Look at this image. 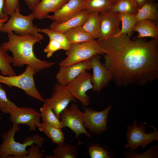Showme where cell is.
Listing matches in <instances>:
<instances>
[{"instance_id":"6da1fadb","label":"cell","mask_w":158,"mask_h":158,"mask_svg":"<svg viewBox=\"0 0 158 158\" xmlns=\"http://www.w3.org/2000/svg\"><path fill=\"white\" fill-rule=\"evenodd\" d=\"M130 37L121 35L97 40L104 51L103 65L119 87L144 86L158 79V39Z\"/></svg>"},{"instance_id":"7a4b0ae2","label":"cell","mask_w":158,"mask_h":158,"mask_svg":"<svg viewBox=\"0 0 158 158\" xmlns=\"http://www.w3.org/2000/svg\"><path fill=\"white\" fill-rule=\"evenodd\" d=\"M8 40L1 46L13 54L12 65L21 67L25 65L31 66L36 73L43 70L51 67L56 63L41 60L34 54L33 48L34 44L41 40L30 34L18 35L13 32L7 33Z\"/></svg>"},{"instance_id":"3957f363","label":"cell","mask_w":158,"mask_h":158,"mask_svg":"<svg viewBox=\"0 0 158 158\" xmlns=\"http://www.w3.org/2000/svg\"><path fill=\"white\" fill-rule=\"evenodd\" d=\"M20 129L18 125L13 124L8 131L2 134V142L0 145L1 158H23L27 154L26 147L32 144L42 147L45 140L37 134L27 137L22 143L16 142L14 136Z\"/></svg>"},{"instance_id":"277c9868","label":"cell","mask_w":158,"mask_h":158,"mask_svg":"<svg viewBox=\"0 0 158 158\" xmlns=\"http://www.w3.org/2000/svg\"><path fill=\"white\" fill-rule=\"evenodd\" d=\"M66 57L59 63L60 66H66L90 59L93 56L104 55L103 49L95 40L71 45L66 51Z\"/></svg>"},{"instance_id":"5b68a950","label":"cell","mask_w":158,"mask_h":158,"mask_svg":"<svg viewBox=\"0 0 158 158\" xmlns=\"http://www.w3.org/2000/svg\"><path fill=\"white\" fill-rule=\"evenodd\" d=\"M36 73L31 66L27 65L25 71L18 75L4 76L0 74V83L10 87H15L20 89L28 96L44 102L45 99L35 85L34 75Z\"/></svg>"},{"instance_id":"8992f818","label":"cell","mask_w":158,"mask_h":158,"mask_svg":"<svg viewBox=\"0 0 158 158\" xmlns=\"http://www.w3.org/2000/svg\"><path fill=\"white\" fill-rule=\"evenodd\" d=\"M34 19L32 13L24 16L20 13V9H18L4 24L0 32L7 33L14 32L18 35L31 34L41 40L43 39V36L37 31V28L33 23Z\"/></svg>"},{"instance_id":"52a82bcc","label":"cell","mask_w":158,"mask_h":158,"mask_svg":"<svg viewBox=\"0 0 158 158\" xmlns=\"http://www.w3.org/2000/svg\"><path fill=\"white\" fill-rule=\"evenodd\" d=\"M146 128L143 122H141L138 126L135 120L133 121L132 125L128 124L126 133V139L128 142L124 146V149L130 148L128 152L137 150L138 147L140 146L142 149H144L153 141L158 140V131L155 129L146 133Z\"/></svg>"},{"instance_id":"ba28073f","label":"cell","mask_w":158,"mask_h":158,"mask_svg":"<svg viewBox=\"0 0 158 158\" xmlns=\"http://www.w3.org/2000/svg\"><path fill=\"white\" fill-rule=\"evenodd\" d=\"M83 117V112L75 102H72L70 107L64 109L59 116L64 127L68 128L75 134L74 138H77L79 144L82 143L79 139L80 135L83 134L88 137H92L84 126Z\"/></svg>"},{"instance_id":"9c48e42d","label":"cell","mask_w":158,"mask_h":158,"mask_svg":"<svg viewBox=\"0 0 158 158\" xmlns=\"http://www.w3.org/2000/svg\"><path fill=\"white\" fill-rule=\"evenodd\" d=\"M83 124L85 128L92 133L97 135L102 134L107 129V121L112 108L109 105L104 110L98 111L90 107H83Z\"/></svg>"},{"instance_id":"30bf717a","label":"cell","mask_w":158,"mask_h":158,"mask_svg":"<svg viewBox=\"0 0 158 158\" xmlns=\"http://www.w3.org/2000/svg\"><path fill=\"white\" fill-rule=\"evenodd\" d=\"M77 102V99L70 93L66 85L57 83L53 88L51 97L45 99L43 103L52 109L56 117L59 119L60 114L67 107L69 104L71 102Z\"/></svg>"},{"instance_id":"8fae6325","label":"cell","mask_w":158,"mask_h":158,"mask_svg":"<svg viewBox=\"0 0 158 158\" xmlns=\"http://www.w3.org/2000/svg\"><path fill=\"white\" fill-rule=\"evenodd\" d=\"M91 75L87 71H85L66 85L72 95L84 106H88L90 102V97L87 92L92 89Z\"/></svg>"},{"instance_id":"7c38bea8","label":"cell","mask_w":158,"mask_h":158,"mask_svg":"<svg viewBox=\"0 0 158 158\" xmlns=\"http://www.w3.org/2000/svg\"><path fill=\"white\" fill-rule=\"evenodd\" d=\"M10 114L9 120L13 124L27 125L30 131H35L40 123V113L34 108L18 107Z\"/></svg>"},{"instance_id":"4fadbf2b","label":"cell","mask_w":158,"mask_h":158,"mask_svg":"<svg viewBox=\"0 0 158 158\" xmlns=\"http://www.w3.org/2000/svg\"><path fill=\"white\" fill-rule=\"evenodd\" d=\"M93 73L91 81L93 86L92 90L99 93L112 80L111 74L101 62V58L98 55L92 57L90 59Z\"/></svg>"},{"instance_id":"5bb4252c","label":"cell","mask_w":158,"mask_h":158,"mask_svg":"<svg viewBox=\"0 0 158 158\" xmlns=\"http://www.w3.org/2000/svg\"><path fill=\"white\" fill-rule=\"evenodd\" d=\"M100 33L97 40L111 37L120 30L121 22L118 13L108 10L99 13Z\"/></svg>"},{"instance_id":"9a60e30c","label":"cell","mask_w":158,"mask_h":158,"mask_svg":"<svg viewBox=\"0 0 158 158\" xmlns=\"http://www.w3.org/2000/svg\"><path fill=\"white\" fill-rule=\"evenodd\" d=\"M92 69L90 59L66 66H60L56 75L57 82L66 85L85 71Z\"/></svg>"},{"instance_id":"2e32d148","label":"cell","mask_w":158,"mask_h":158,"mask_svg":"<svg viewBox=\"0 0 158 158\" xmlns=\"http://www.w3.org/2000/svg\"><path fill=\"white\" fill-rule=\"evenodd\" d=\"M86 0H68L56 11L45 18L53 21L61 22L80 13L83 10Z\"/></svg>"},{"instance_id":"e0dca14e","label":"cell","mask_w":158,"mask_h":158,"mask_svg":"<svg viewBox=\"0 0 158 158\" xmlns=\"http://www.w3.org/2000/svg\"><path fill=\"white\" fill-rule=\"evenodd\" d=\"M68 0H40L32 10L35 19L41 20L56 11Z\"/></svg>"},{"instance_id":"ac0fdd59","label":"cell","mask_w":158,"mask_h":158,"mask_svg":"<svg viewBox=\"0 0 158 158\" xmlns=\"http://www.w3.org/2000/svg\"><path fill=\"white\" fill-rule=\"evenodd\" d=\"M89 12L83 10L78 15L61 22L53 21L49 26L52 30L64 33L76 27L81 26L84 23Z\"/></svg>"},{"instance_id":"d6986e66","label":"cell","mask_w":158,"mask_h":158,"mask_svg":"<svg viewBox=\"0 0 158 158\" xmlns=\"http://www.w3.org/2000/svg\"><path fill=\"white\" fill-rule=\"evenodd\" d=\"M133 31L138 32L137 37L139 38L151 37L158 39V28L156 23L150 20L144 19L138 21L134 27Z\"/></svg>"},{"instance_id":"ffe728a7","label":"cell","mask_w":158,"mask_h":158,"mask_svg":"<svg viewBox=\"0 0 158 158\" xmlns=\"http://www.w3.org/2000/svg\"><path fill=\"white\" fill-rule=\"evenodd\" d=\"M81 26L94 39H97L100 33L99 13L97 12L89 13L87 18Z\"/></svg>"},{"instance_id":"44dd1931","label":"cell","mask_w":158,"mask_h":158,"mask_svg":"<svg viewBox=\"0 0 158 158\" xmlns=\"http://www.w3.org/2000/svg\"><path fill=\"white\" fill-rule=\"evenodd\" d=\"M138 22L148 19L155 23L158 20V4L157 2L146 3L138 8L136 14Z\"/></svg>"},{"instance_id":"7402d4cb","label":"cell","mask_w":158,"mask_h":158,"mask_svg":"<svg viewBox=\"0 0 158 158\" xmlns=\"http://www.w3.org/2000/svg\"><path fill=\"white\" fill-rule=\"evenodd\" d=\"M53 154V156H44L47 158H77L78 151L77 146L67 144L63 142L57 144Z\"/></svg>"},{"instance_id":"603a6c76","label":"cell","mask_w":158,"mask_h":158,"mask_svg":"<svg viewBox=\"0 0 158 158\" xmlns=\"http://www.w3.org/2000/svg\"><path fill=\"white\" fill-rule=\"evenodd\" d=\"M64 33L71 45L95 40L83 29L81 25L74 28Z\"/></svg>"},{"instance_id":"cb8c5ba5","label":"cell","mask_w":158,"mask_h":158,"mask_svg":"<svg viewBox=\"0 0 158 158\" xmlns=\"http://www.w3.org/2000/svg\"><path fill=\"white\" fill-rule=\"evenodd\" d=\"M37 128L40 131L44 132L54 143L57 144L64 142L65 138L61 128L43 122L39 124Z\"/></svg>"},{"instance_id":"d4e9b609","label":"cell","mask_w":158,"mask_h":158,"mask_svg":"<svg viewBox=\"0 0 158 158\" xmlns=\"http://www.w3.org/2000/svg\"><path fill=\"white\" fill-rule=\"evenodd\" d=\"M122 23V27L119 32L114 35H126L130 37L133 34V29L138 22L136 14L118 13Z\"/></svg>"},{"instance_id":"484cf974","label":"cell","mask_w":158,"mask_h":158,"mask_svg":"<svg viewBox=\"0 0 158 158\" xmlns=\"http://www.w3.org/2000/svg\"><path fill=\"white\" fill-rule=\"evenodd\" d=\"M113 0H86L83 9L89 13L109 10L115 4Z\"/></svg>"},{"instance_id":"4316f807","label":"cell","mask_w":158,"mask_h":158,"mask_svg":"<svg viewBox=\"0 0 158 158\" xmlns=\"http://www.w3.org/2000/svg\"><path fill=\"white\" fill-rule=\"evenodd\" d=\"M7 51L0 46V71L1 75L7 76L16 75L11 66L13 61V56L8 55Z\"/></svg>"},{"instance_id":"83f0119b","label":"cell","mask_w":158,"mask_h":158,"mask_svg":"<svg viewBox=\"0 0 158 158\" xmlns=\"http://www.w3.org/2000/svg\"><path fill=\"white\" fill-rule=\"evenodd\" d=\"M138 8L133 0H119L109 10L118 13L136 14Z\"/></svg>"},{"instance_id":"f1b7e54d","label":"cell","mask_w":158,"mask_h":158,"mask_svg":"<svg viewBox=\"0 0 158 158\" xmlns=\"http://www.w3.org/2000/svg\"><path fill=\"white\" fill-rule=\"evenodd\" d=\"M40 111L42 122L61 129L64 127L52 109L48 105L44 103L43 106L40 108Z\"/></svg>"},{"instance_id":"f546056e","label":"cell","mask_w":158,"mask_h":158,"mask_svg":"<svg viewBox=\"0 0 158 158\" xmlns=\"http://www.w3.org/2000/svg\"><path fill=\"white\" fill-rule=\"evenodd\" d=\"M37 30L39 32H42L46 34L49 37V39L54 40L59 42L62 46L63 50L66 51L69 49L71 44L64 33L49 28H37Z\"/></svg>"},{"instance_id":"4dcf8cb0","label":"cell","mask_w":158,"mask_h":158,"mask_svg":"<svg viewBox=\"0 0 158 158\" xmlns=\"http://www.w3.org/2000/svg\"><path fill=\"white\" fill-rule=\"evenodd\" d=\"M18 107L8 98L6 92L0 83V110L4 113L10 114Z\"/></svg>"},{"instance_id":"1f68e13d","label":"cell","mask_w":158,"mask_h":158,"mask_svg":"<svg viewBox=\"0 0 158 158\" xmlns=\"http://www.w3.org/2000/svg\"><path fill=\"white\" fill-rule=\"evenodd\" d=\"M158 145H152L143 153L139 154L132 151L125 152L126 158H157L158 157Z\"/></svg>"},{"instance_id":"d6a6232c","label":"cell","mask_w":158,"mask_h":158,"mask_svg":"<svg viewBox=\"0 0 158 158\" xmlns=\"http://www.w3.org/2000/svg\"><path fill=\"white\" fill-rule=\"evenodd\" d=\"M88 152L91 158H110L109 152L103 147L97 145L88 147Z\"/></svg>"},{"instance_id":"836d02e7","label":"cell","mask_w":158,"mask_h":158,"mask_svg":"<svg viewBox=\"0 0 158 158\" xmlns=\"http://www.w3.org/2000/svg\"><path fill=\"white\" fill-rule=\"evenodd\" d=\"M20 0H5V4L3 8L4 13L11 16L16 11L20 9Z\"/></svg>"},{"instance_id":"e575fe53","label":"cell","mask_w":158,"mask_h":158,"mask_svg":"<svg viewBox=\"0 0 158 158\" xmlns=\"http://www.w3.org/2000/svg\"><path fill=\"white\" fill-rule=\"evenodd\" d=\"M61 49H63V48L59 42L54 40L49 39L48 44L44 49V51L46 54L47 57L49 58L54 53Z\"/></svg>"},{"instance_id":"d590c367","label":"cell","mask_w":158,"mask_h":158,"mask_svg":"<svg viewBox=\"0 0 158 158\" xmlns=\"http://www.w3.org/2000/svg\"><path fill=\"white\" fill-rule=\"evenodd\" d=\"M40 148L37 145L32 144L30 146L27 150V154L23 158H42L44 154L40 150Z\"/></svg>"},{"instance_id":"8d00e7d4","label":"cell","mask_w":158,"mask_h":158,"mask_svg":"<svg viewBox=\"0 0 158 158\" xmlns=\"http://www.w3.org/2000/svg\"><path fill=\"white\" fill-rule=\"evenodd\" d=\"M29 8L32 11L40 0H24Z\"/></svg>"},{"instance_id":"74e56055","label":"cell","mask_w":158,"mask_h":158,"mask_svg":"<svg viewBox=\"0 0 158 158\" xmlns=\"http://www.w3.org/2000/svg\"><path fill=\"white\" fill-rule=\"evenodd\" d=\"M5 0H0V20L9 17V16L4 12L3 8Z\"/></svg>"},{"instance_id":"f35d334b","label":"cell","mask_w":158,"mask_h":158,"mask_svg":"<svg viewBox=\"0 0 158 158\" xmlns=\"http://www.w3.org/2000/svg\"><path fill=\"white\" fill-rule=\"evenodd\" d=\"M139 8L144 4L148 2H157V0H133Z\"/></svg>"},{"instance_id":"ab89813d","label":"cell","mask_w":158,"mask_h":158,"mask_svg":"<svg viewBox=\"0 0 158 158\" xmlns=\"http://www.w3.org/2000/svg\"><path fill=\"white\" fill-rule=\"evenodd\" d=\"M8 18H6L0 20V31L4 24L8 21Z\"/></svg>"},{"instance_id":"60d3db41","label":"cell","mask_w":158,"mask_h":158,"mask_svg":"<svg viewBox=\"0 0 158 158\" xmlns=\"http://www.w3.org/2000/svg\"><path fill=\"white\" fill-rule=\"evenodd\" d=\"M115 3H116L119 0H113Z\"/></svg>"},{"instance_id":"b9f144b4","label":"cell","mask_w":158,"mask_h":158,"mask_svg":"<svg viewBox=\"0 0 158 158\" xmlns=\"http://www.w3.org/2000/svg\"><path fill=\"white\" fill-rule=\"evenodd\" d=\"M0 158H1V157H0Z\"/></svg>"}]
</instances>
